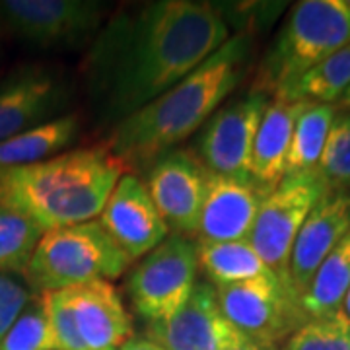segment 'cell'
Here are the masks:
<instances>
[{
	"mask_svg": "<svg viewBox=\"0 0 350 350\" xmlns=\"http://www.w3.org/2000/svg\"><path fill=\"white\" fill-rule=\"evenodd\" d=\"M228 39L224 12L213 2L158 0L113 16L86 61L100 115L121 123L179 84Z\"/></svg>",
	"mask_w": 350,
	"mask_h": 350,
	"instance_id": "obj_1",
	"label": "cell"
},
{
	"mask_svg": "<svg viewBox=\"0 0 350 350\" xmlns=\"http://www.w3.org/2000/svg\"><path fill=\"white\" fill-rule=\"evenodd\" d=\"M247 55L250 39L230 38L179 84L113 126L105 146L126 170H150L156 160L206 125L239 84Z\"/></svg>",
	"mask_w": 350,
	"mask_h": 350,
	"instance_id": "obj_2",
	"label": "cell"
},
{
	"mask_svg": "<svg viewBox=\"0 0 350 350\" xmlns=\"http://www.w3.org/2000/svg\"><path fill=\"white\" fill-rule=\"evenodd\" d=\"M126 165L105 144L39 163L0 170V206L29 216L45 232L100 216Z\"/></svg>",
	"mask_w": 350,
	"mask_h": 350,
	"instance_id": "obj_3",
	"label": "cell"
},
{
	"mask_svg": "<svg viewBox=\"0 0 350 350\" xmlns=\"http://www.w3.org/2000/svg\"><path fill=\"white\" fill-rule=\"evenodd\" d=\"M350 43V0L298 2L262 59L253 92L278 94Z\"/></svg>",
	"mask_w": 350,
	"mask_h": 350,
	"instance_id": "obj_4",
	"label": "cell"
},
{
	"mask_svg": "<svg viewBox=\"0 0 350 350\" xmlns=\"http://www.w3.org/2000/svg\"><path fill=\"white\" fill-rule=\"evenodd\" d=\"M131 259L109 238L98 220L47 230L24 271L33 292L80 286L94 280H115Z\"/></svg>",
	"mask_w": 350,
	"mask_h": 350,
	"instance_id": "obj_5",
	"label": "cell"
},
{
	"mask_svg": "<svg viewBox=\"0 0 350 350\" xmlns=\"http://www.w3.org/2000/svg\"><path fill=\"white\" fill-rule=\"evenodd\" d=\"M325 195V185L313 170L284 177L259 206L247 241L284 286L290 288L288 269L294 241L306 218Z\"/></svg>",
	"mask_w": 350,
	"mask_h": 350,
	"instance_id": "obj_6",
	"label": "cell"
},
{
	"mask_svg": "<svg viewBox=\"0 0 350 350\" xmlns=\"http://www.w3.org/2000/svg\"><path fill=\"white\" fill-rule=\"evenodd\" d=\"M220 310L226 319L251 342L275 349L290 337L308 317L300 300L273 273L251 280L216 286Z\"/></svg>",
	"mask_w": 350,
	"mask_h": 350,
	"instance_id": "obj_7",
	"label": "cell"
},
{
	"mask_svg": "<svg viewBox=\"0 0 350 350\" xmlns=\"http://www.w3.org/2000/svg\"><path fill=\"white\" fill-rule=\"evenodd\" d=\"M199 269L197 245L185 236H170L138 262L126 290L140 317L160 321L179 310L195 288Z\"/></svg>",
	"mask_w": 350,
	"mask_h": 350,
	"instance_id": "obj_8",
	"label": "cell"
},
{
	"mask_svg": "<svg viewBox=\"0 0 350 350\" xmlns=\"http://www.w3.org/2000/svg\"><path fill=\"white\" fill-rule=\"evenodd\" d=\"M105 16L94 0H2L0 24L38 47H70L92 38Z\"/></svg>",
	"mask_w": 350,
	"mask_h": 350,
	"instance_id": "obj_9",
	"label": "cell"
},
{
	"mask_svg": "<svg viewBox=\"0 0 350 350\" xmlns=\"http://www.w3.org/2000/svg\"><path fill=\"white\" fill-rule=\"evenodd\" d=\"M269 96L251 92L216 109L199 138V160L213 174L250 177V158Z\"/></svg>",
	"mask_w": 350,
	"mask_h": 350,
	"instance_id": "obj_10",
	"label": "cell"
},
{
	"mask_svg": "<svg viewBox=\"0 0 350 350\" xmlns=\"http://www.w3.org/2000/svg\"><path fill=\"white\" fill-rule=\"evenodd\" d=\"M208 170L191 150H172L152 163L146 187L170 230L191 238L199 232Z\"/></svg>",
	"mask_w": 350,
	"mask_h": 350,
	"instance_id": "obj_11",
	"label": "cell"
},
{
	"mask_svg": "<svg viewBox=\"0 0 350 350\" xmlns=\"http://www.w3.org/2000/svg\"><path fill=\"white\" fill-rule=\"evenodd\" d=\"M150 340L165 350H228L247 342L220 310L216 286L197 282L187 301L148 327Z\"/></svg>",
	"mask_w": 350,
	"mask_h": 350,
	"instance_id": "obj_12",
	"label": "cell"
},
{
	"mask_svg": "<svg viewBox=\"0 0 350 350\" xmlns=\"http://www.w3.org/2000/svg\"><path fill=\"white\" fill-rule=\"evenodd\" d=\"M98 222L131 261L148 255L170 234L146 183L131 172L117 181Z\"/></svg>",
	"mask_w": 350,
	"mask_h": 350,
	"instance_id": "obj_13",
	"label": "cell"
},
{
	"mask_svg": "<svg viewBox=\"0 0 350 350\" xmlns=\"http://www.w3.org/2000/svg\"><path fill=\"white\" fill-rule=\"evenodd\" d=\"M265 193L251 177L208 174L199 241H247Z\"/></svg>",
	"mask_w": 350,
	"mask_h": 350,
	"instance_id": "obj_14",
	"label": "cell"
},
{
	"mask_svg": "<svg viewBox=\"0 0 350 350\" xmlns=\"http://www.w3.org/2000/svg\"><path fill=\"white\" fill-rule=\"evenodd\" d=\"M350 232V193L325 195L301 226L290 255L288 280L300 300L325 257Z\"/></svg>",
	"mask_w": 350,
	"mask_h": 350,
	"instance_id": "obj_15",
	"label": "cell"
},
{
	"mask_svg": "<svg viewBox=\"0 0 350 350\" xmlns=\"http://www.w3.org/2000/svg\"><path fill=\"white\" fill-rule=\"evenodd\" d=\"M88 350H119L133 338V319L109 280L63 288Z\"/></svg>",
	"mask_w": 350,
	"mask_h": 350,
	"instance_id": "obj_16",
	"label": "cell"
},
{
	"mask_svg": "<svg viewBox=\"0 0 350 350\" xmlns=\"http://www.w3.org/2000/svg\"><path fill=\"white\" fill-rule=\"evenodd\" d=\"M63 86L45 72H24L0 86V142L43 125L63 107Z\"/></svg>",
	"mask_w": 350,
	"mask_h": 350,
	"instance_id": "obj_17",
	"label": "cell"
},
{
	"mask_svg": "<svg viewBox=\"0 0 350 350\" xmlns=\"http://www.w3.org/2000/svg\"><path fill=\"white\" fill-rule=\"evenodd\" d=\"M312 103L276 100L269 103L253 142L250 177L259 185L265 197L275 191L286 175V160L294 126L301 113Z\"/></svg>",
	"mask_w": 350,
	"mask_h": 350,
	"instance_id": "obj_18",
	"label": "cell"
},
{
	"mask_svg": "<svg viewBox=\"0 0 350 350\" xmlns=\"http://www.w3.org/2000/svg\"><path fill=\"white\" fill-rule=\"evenodd\" d=\"M78 115L68 113L16 137L6 138L0 142V170L24 167L59 156L78 137Z\"/></svg>",
	"mask_w": 350,
	"mask_h": 350,
	"instance_id": "obj_19",
	"label": "cell"
},
{
	"mask_svg": "<svg viewBox=\"0 0 350 350\" xmlns=\"http://www.w3.org/2000/svg\"><path fill=\"white\" fill-rule=\"evenodd\" d=\"M350 288V232L338 241L321 262L312 284L300 298L301 312L308 319L323 317L342 310Z\"/></svg>",
	"mask_w": 350,
	"mask_h": 350,
	"instance_id": "obj_20",
	"label": "cell"
},
{
	"mask_svg": "<svg viewBox=\"0 0 350 350\" xmlns=\"http://www.w3.org/2000/svg\"><path fill=\"white\" fill-rule=\"evenodd\" d=\"M350 88V43L276 94V100L333 105Z\"/></svg>",
	"mask_w": 350,
	"mask_h": 350,
	"instance_id": "obj_21",
	"label": "cell"
},
{
	"mask_svg": "<svg viewBox=\"0 0 350 350\" xmlns=\"http://www.w3.org/2000/svg\"><path fill=\"white\" fill-rule=\"evenodd\" d=\"M197 259L204 275L216 286L271 275V269L251 247L250 241H199Z\"/></svg>",
	"mask_w": 350,
	"mask_h": 350,
	"instance_id": "obj_22",
	"label": "cell"
},
{
	"mask_svg": "<svg viewBox=\"0 0 350 350\" xmlns=\"http://www.w3.org/2000/svg\"><path fill=\"white\" fill-rule=\"evenodd\" d=\"M335 113H337L335 105H310L298 117L288 150L284 177L317 170Z\"/></svg>",
	"mask_w": 350,
	"mask_h": 350,
	"instance_id": "obj_23",
	"label": "cell"
},
{
	"mask_svg": "<svg viewBox=\"0 0 350 350\" xmlns=\"http://www.w3.org/2000/svg\"><path fill=\"white\" fill-rule=\"evenodd\" d=\"M45 230L29 216L0 206V273L24 275Z\"/></svg>",
	"mask_w": 350,
	"mask_h": 350,
	"instance_id": "obj_24",
	"label": "cell"
},
{
	"mask_svg": "<svg viewBox=\"0 0 350 350\" xmlns=\"http://www.w3.org/2000/svg\"><path fill=\"white\" fill-rule=\"evenodd\" d=\"M317 174L327 195L350 191V111H337L317 163Z\"/></svg>",
	"mask_w": 350,
	"mask_h": 350,
	"instance_id": "obj_25",
	"label": "cell"
},
{
	"mask_svg": "<svg viewBox=\"0 0 350 350\" xmlns=\"http://www.w3.org/2000/svg\"><path fill=\"white\" fill-rule=\"evenodd\" d=\"M282 350H350V319L342 310L308 319L288 337Z\"/></svg>",
	"mask_w": 350,
	"mask_h": 350,
	"instance_id": "obj_26",
	"label": "cell"
},
{
	"mask_svg": "<svg viewBox=\"0 0 350 350\" xmlns=\"http://www.w3.org/2000/svg\"><path fill=\"white\" fill-rule=\"evenodd\" d=\"M0 350H59L38 294L0 340Z\"/></svg>",
	"mask_w": 350,
	"mask_h": 350,
	"instance_id": "obj_27",
	"label": "cell"
},
{
	"mask_svg": "<svg viewBox=\"0 0 350 350\" xmlns=\"http://www.w3.org/2000/svg\"><path fill=\"white\" fill-rule=\"evenodd\" d=\"M38 296L43 306V312L47 315V321H49L59 350H88L78 333L75 313L66 301L64 290L41 292Z\"/></svg>",
	"mask_w": 350,
	"mask_h": 350,
	"instance_id": "obj_28",
	"label": "cell"
},
{
	"mask_svg": "<svg viewBox=\"0 0 350 350\" xmlns=\"http://www.w3.org/2000/svg\"><path fill=\"white\" fill-rule=\"evenodd\" d=\"M36 294L22 275L0 273V340L10 331L14 321L24 312Z\"/></svg>",
	"mask_w": 350,
	"mask_h": 350,
	"instance_id": "obj_29",
	"label": "cell"
},
{
	"mask_svg": "<svg viewBox=\"0 0 350 350\" xmlns=\"http://www.w3.org/2000/svg\"><path fill=\"white\" fill-rule=\"evenodd\" d=\"M119 350H165L160 345H156L154 340H146V338H131L126 345H123Z\"/></svg>",
	"mask_w": 350,
	"mask_h": 350,
	"instance_id": "obj_30",
	"label": "cell"
},
{
	"mask_svg": "<svg viewBox=\"0 0 350 350\" xmlns=\"http://www.w3.org/2000/svg\"><path fill=\"white\" fill-rule=\"evenodd\" d=\"M228 350H276V349H269V347H261V345H255V342H243V345H239V347H234V349H228Z\"/></svg>",
	"mask_w": 350,
	"mask_h": 350,
	"instance_id": "obj_31",
	"label": "cell"
},
{
	"mask_svg": "<svg viewBox=\"0 0 350 350\" xmlns=\"http://www.w3.org/2000/svg\"><path fill=\"white\" fill-rule=\"evenodd\" d=\"M338 109H342V111H350V88L349 92L340 98V101H338Z\"/></svg>",
	"mask_w": 350,
	"mask_h": 350,
	"instance_id": "obj_32",
	"label": "cell"
},
{
	"mask_svg": "<svg viewBox=\"0 0 350 350\" xmlns=\"http://www.w3.org/2000/svg\"><path fill=\"white\" fill-rule=\"evenodd\" d=\"M342 312L347 313V317L350 319V288L349 292H347V296H345V300H342Z\"/></svg>",
	"mask_w": 350,
	"mask_h": 350,
	"instance_id": "obj_33",
	"label": "cell"
}]
</instances>
